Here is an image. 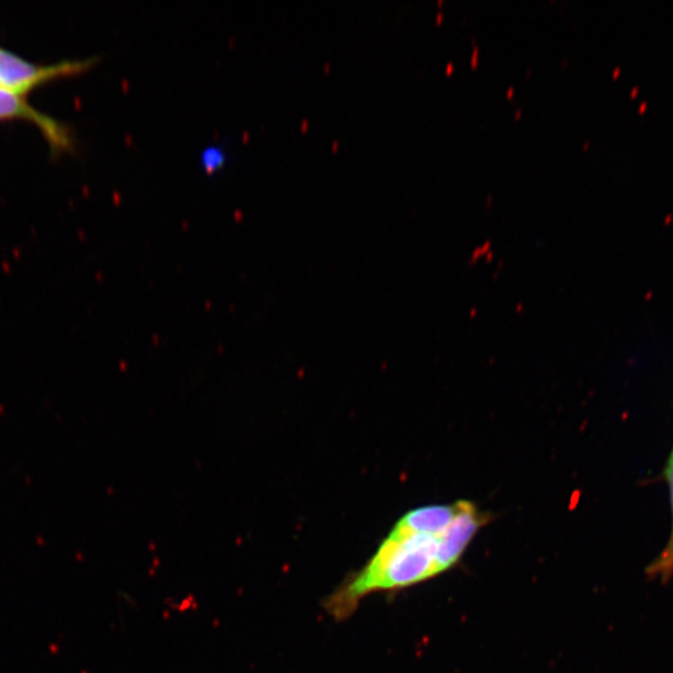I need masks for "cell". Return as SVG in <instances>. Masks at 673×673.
Listing matches in <instances>:
<instances>
[{"mask_svg": "<svg viewBox=\"0 0 673 673\" xmlns=\"http://www.w3.org/2000/svg\"><path fill=\"white\" fill-rule=\"evenodd\" d=\"M463 500L447 506H428L408 511L395 529L404 533L439 534L449 526L462 509Z\"/></svg>", "mask_w": 673, "mask_h": 673, "instance_id": "obj_5", "label": "cell"}, {"mask_svg": "<svg viewBox=\"0 0 673 673\" xmlns=\"http://www.w3.org/2000/svg\"><path fill=\"white\" fill-rule=\"evenodd\" d=\"M662 478L668 484L670 509H671V532L666 545L646 568V576L650 581H659L669 584L673 578V449L664 464Z\"/></svg>", "mask_w": 673, "mask_h": 673, "instance_id": "obj_6", "label": "cell"}, {"mask_svg": "<svg viewBox=\"0 0 673 673\" xmlns=\"http://www.w3.org/2000/svg\"><path fill=\"white\" fill-rule=\"evenodd\" d=\"M199 160L203 172L212 175L227 166L229 153L224 145L209 144L200 151Z\"/></svg>", "mask_w": 673, "mask_h": 673, "instance_id": "obj_7", "label": "cell"}, {"mask_svg": "<svg viewBox=\"0 0 673 673\" xmlns=\"http://www.w3.org/2000/svg\"><path fill=\"white\" fill-rule=\"evenodd\" d=\"M12 121L36 125L53 150L64 151L72 148L71 134L62 124L33 108L20 94L0 88V122Z\"/></svg>", "mask_w": 673, "mask_h": 673, "instance_id": "obj_4", "label": "cell"}, {"mask_svg": "<svg viewBox=\"0 0 673 673\" xmlns=\"http://www.w3.org/2000/svg\"><path fill=\"white\" fill-rule=\"evenodd\" d=\"M439 535L404 533L394 527L367 564L346 578L326 600L329 615L348 619L371 594L407 589L441 575Z\"/></svg>", "mask_w": 673, "mask_h": 673, "instance_id": "obj_1", "label": "cell"}, {"mask_svg": "<svg viewBox=\"0 0 673 673\" xmlns=\"http://www.w3.org/2000/svg\"><path fill=\"white\" fill-rule=\"evenodd\" d=\"M96 64L94 59L65 61L51 65L34 64L27 59L0 48V88L27 97L41 85L50 82L73 78L88 72Z\"/></svg>", "mask_w": 673, "mask_h": 673, "instance_id": "obj_2", "label": "cell"}, {"mask_svg": "<svg viewBox=\"0 0 673 673\" xmlns=\"http://www.w3.org/2000/svg\"><path fill=\"white\" fill-rule=\"evenodd\" d=\"M487 523L488 515L482 514L473 502L463 500L454 521L439 535L438 562L443 574L458 564L481 527Z\"/></svg>", "mask_w": 673, "mask_h": 673, "instance_id": "obj_3", "label": "cell"}]
</instances>
